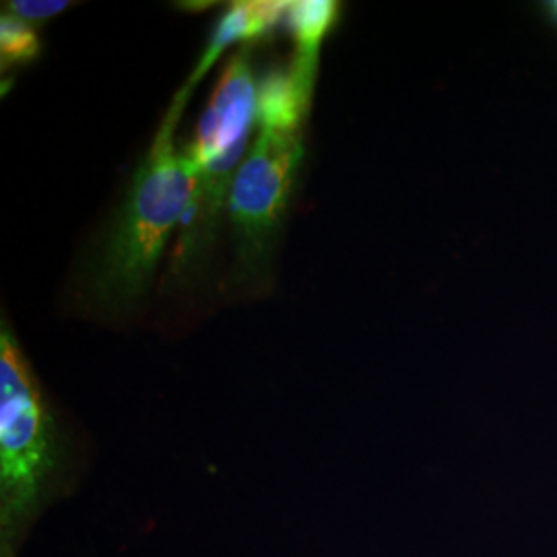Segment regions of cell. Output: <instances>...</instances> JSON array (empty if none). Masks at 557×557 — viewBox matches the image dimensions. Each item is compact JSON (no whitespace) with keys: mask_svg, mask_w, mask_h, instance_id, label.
I'll return each instance as SVG.
<instances>
[{"mask_svg":"<svg viewBox=\"0 0 557 557\" xmlns=\"http://www.w3.org/2000/svg\"><path fill=\"white\" fill-rule=\"evenodd\" d=\"M182 87L122 199L91 242L75 273L77 306L106 319H124L147 298L172 232L193 197L197 168L176 145L188 96Z\"/></svg>","mask_w":557,"mask_h":557,"instance_id":"cell-1","label":"cell"},{"mask_svg":"<svg viewBox=\"0 0 557 557\" xmlns=\"http://www.w3.org/2000/svg\"><path fill=\"white\" fill-rule=\"evenodd\" d=\"M71 425L7 320L0 324V557H20L38 518L83 478Z\"/></svg>","mask_w":557,"mask_h":557,"instance_id":"cell-2","label":"cell"},{"mask_svg":"<svg viewBox=\"0 0 557 557\" xmlns=\"http://www.w3.org/2000/svg\"><path fill=\"white\" fill-rule=\"evenodd\" d=\"M304 156V131L260 128L239 165L227 205L230 289L236 294L259 296L273 281Z\"/></svg>","mask_w":557,"mask_h":557,"instance_id":"cell-3","label":"cell"},{"mask_svg":"<svg viewBox=\"0 0 557 557\" xmlns=\"http://www.w3.org/2000/svg\"><path fill=\"white\" fill-rule=\"evenodd\" d=\"M248 149L250 137L236 140L197 172L193 197L180 221L178 242L172 257L170 277H188L195 269L211 259L223 215L227 213L234 180L242 161L246 160Z\"/></svg>","mask_w":557,"mask_h":557,"instance_id":"cell-4","label":"cell"},{"mask_svg":"<svg viewBox=\"0 0 557 557\" xmlns=\"http://www.w3.org/2000/svg\"><path fill=\"white\" fill-rule=\"evenodd\" d=\"M257 94L259 85L250 62V46H244L230 59L218 81L209 108L200 116L195 139L182 147L197 172L223 149L252 135L257 126Z\"/></svg>","mask_w":557,"mask_h":557,"instance_id":"cell-5","label":"cell"},{"mask_svg":"<svg viewBox=\"0 0 557 557\" xmlns=\"http://www.w3.org/2000/svg\"><path fill=\"white\" fill-rule=\"evenodd\" d=\"M289 11V2H234L225 15L221 17L211 40L207 44V50L202 52L197 69L193 71L190 79L186 81V89L193 91L209 69L220 59L223 50L234 41H257L269 29H273L278 21L283 20Z\"/></svg>","mask_w":557,"mask_h":557,"instance_id":"cell-6","label":"cell"},{"mask_svg":"<svg viewBox=\"0 0 557 557\" xmlns=\"http://www.w3.org/2000/svg\"><path fill=\"white\" fill-rule=\"evenodd\" d=\"M338 4L333 0H301L289 2L287 20L296 40V54L289 64L304 94L312 98L319 75L320 48L326 34L337 23Z\"/></svg>","mask_w":557,"mask_h":557,"instance_id":"cell-7","label":"cell"},{"mask_svg":"<svg viewBox=\"0 0 557 557\" xmlns=\"http://www.w3.org/2000/svg\"><path fill=\"white\" fill-rule=\"evenodd\" d=\"M312 98L301 91L292 69H273L259 83L257 124L271 131H304Z\"/></svg>","mask_w":557,"mask_h":557,"instance_id":"cell-8","label":"cell"},{"mask_svg":"<svg viewBox=\"0 0 557 557\" xmlns=\"http://www.w3.org/2000/svg\"><path fill=\"white\" fill-rule=\"evenodd\" d=\"M40 50V38L36 34V29L4 9L2 17H0L2 73H7V69L23 66V64L38 59Z\"/></svg>","mask_w":557,"mask_h":557,"instance_id":"cell-9","label":"cell"},{"mask_svg":"<svg viewBox=\"0 0 557 557\" xmlns=\"http://www.w3.org/2000/svg\"><path fill=\"white\" fill-rule=\"evenodd\" d=\"M69 7H73V2L69 0H13L4 4L9 13L29 25H40L44 21L52 20L64 13Z\"/></svg>","mask_w":557,"mask_h":557,"instance_id":"cell-10","label":"cell"},{"mask_svg":"<svg viewBox=\"0 0 557 557\" xmlns=\"http://www.w3.org/2000/svg\"><path fill=\"white\" fill-rule=\"evenodd\" d=\"M541 15L547 25L557 29V0H547L541 4Z\"/></svg>","mask_w":557,"mask_h":557,"instance_id":"cell-11","label":"cell"}]
</instances>
